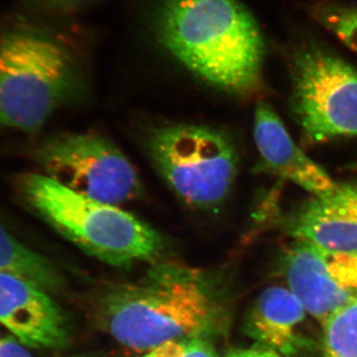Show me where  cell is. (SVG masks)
I'll list each match as a JSON object with an SVG mask.
<instances>
[{"instance_id": "cell-1", "label": "cell", "mask_w": 357, "mask_h": 357, "mask_svg": "<svg viewBox=\"0 0 357 357\" xmlns=\"http://www.w3.org/2000/svg\"><path fill=\"white\" fill-rule=\"evenodd\" d=\"M96 318L122 347L142 354L182 338L213 340L227 326L215 278L204 270L166 260L151 264L136 283L105 291Z\"/></svg>"}, {"instance_id": "cell-2", "label": "cell", "mask_w": 357, "mask_h": 357, "mask_svg": "<svg viewBox=\"0 0 357 357\" xmlns=\"http://www.w3.org/2000/svg\"><path fill=\"white\" fill-rule=\"evenodd\" d=\"M159 34L176 60L211 86L238 96L262 88L266 45L238 0H165Z\"/></svg>"}, {"instance_id": "cell-3", "label": "cell", "mask_w": 357, "mask_h": 357, "mask_svg": "<svg viewBox=\"0 0 357 357\" xmlns=\"http://www.w3.org/2000/svg\"><path fill=\"white\" fill-rule=\"evenodd\" d=\"M21 191L58 234L110 266L153 264L170 248L165 236L132 213L77 194L47 175L24 176Z\"/></svg>"}, {"instance_id": "cell-4", "label": "cell", "mask_w": 357, "mask_h": 357, "mask_svg": "<svg viewBox=\"0 0 357 357\" xmlns=\"http://www.w3.org/2000/svg\"><path fill=\"white\" fill-rule=\"evenodd\" d=\"M76 79L74 59L41 28L13 25L0 32V128L34 132Z\"/></svg>"}, {"instance_id": "cell-5", "label": "cell", "mask_w": 357, "mask_h": 357, "mask_svg": "<svg viewBox=\"0 0 357 357\" xmlns=\"http://www.w3.org/2000/svg\"><path fill=\"white\" fill-rule=\"evenodd\" d=\"M147 146L160 176L190 208L215 210L229 196L238 155L222 131L192 124L161 126L150 133Z\"/></svg>"}, {"instance_id": "cell-6", "label": "cell", "mask_w": 357, "mask_h": 357, "mask_svg": "<svg viewBox=\"0 0 357 357\" xmlns=\"http://www.w3.org/2000/svg\"><path fill=\"white\" fill-rule=\"evenodd\" d=\"M290 72L291 112L307 142L357 136V68L305 44L294 52Z\"/></svg>"}, {"instance_id": "cell-7", "label": "cell", "mask_w": 357, "mask_h": 357, "mask_svg": "<svg viewBox=\"0 0 357 357\" xmlns=\"http://www.w3.org/2000/svg\"><path fill=\"white\" fill-rule=\"evenodd\" d=\"M38 160L45 175L86 198L119 206L142 197V182L131 162L98 134L55 136L40 148Z\"/></svg>"}, {"instance_id": "cell-8", "label": "cell", "mask_w": 357, "mask_h": 357, "mask_svg": "<svg viewBox=\"0 0 357 357\" xmlns=\"http://www.w3.org/2000/svg\"><path fill=\"white\" fill-rule=\"evenodd\" d=\"M283 269L289 290L321 324L357 299V251L295 241L286 251Z\"/></svg>"}, {"instance_id": "cell-9", "label": "cell", "mask_w": 357, "mask_h": 357, "mask_svg": "<svg viewBox=\"0 0 357 357\" xmlns=\"http://www.w3.org/2000/svg\"><path fill=\"white\" fill-rule=\"evenodd\" d=\"M0 326L29 349H61L70 340L67 318L50 293L26 279L1 272Z\"/></svg>"}, {"instance_id": "cell-10", "label": "cell", "mask_w": 357, "mask_h": 357, "mask_svg": "<svg viewBox=\"0 0 357 357\" xmlns=\"http://www.w3.org/2000/svg\"><path fill=\"white\" fill-rule=\"evenodd\" d=\"M253 135L259 156L255 173L277 176L312 197L324 196L335 189L337 183L298 146L281 117L266 102L256 105Z\"/></svg>"}, {"instance_id": "cell-11", "label": "cell", "mask_w": 357, "mask_h": 357, "mask_svg": "<svg viewBox=\"0 0 357 357\" xmlns=\"http://www.w3.org/2000/svg\"><path fill=\"white\" fill-rule=\"evenodd\" d=\"M284 230L295 241L321 248L357 251V182L312 197L286 218Z\"/></svg>"}, {"instance_id": "cell-12", "label": "cell", "mask_w": 357, "mask_h": 357, "mask_svg": "<svg viewBox=\"0 0 357 357\" xmlns=\"http://www.w3.org/2000/svg\"><path fill=\"white\" fill-rule=\"evenodd\" d=\"M306 310L289 289H267L256 301L248 319V332L271 351L295 354L309 340L301 333Z\"/></svg>"}, {"instance_id": "cell-13", "label": "cell", "mask_w": 357, "mask_h": 357, "mask_svg": "<svg viewBox=\"0 0 357 357\" xmlns=\"http://www.w3.org/2000/svg\"><path fill=\"white\" fill-rule=\"evenodd\" d=\"M0 272L32 282L49 293L63 287V277L45 256L24 245L0 225Z\"/></svg>"}, {"instance_id": "cell-14", "label": "cell", "mask_w": 357, "mask_h": 357, "mask_svg": "<svg viewBox=\"0 0 357 357\" xmlns=\"http://www.w3.org/2000/svg\"><path fill=\"white\" fill-rule=\"evenodd\" d=\"M323 326L325 357H357V299L333 314Z\"/></svg>"}, {"instance_id": "cell-15", "label": "cell", "mask_w": 357, "mask_h": 357, "mask_svg": "<svg viewBox=\"0 0 357 357\" xmlns=\"http://www.w3.org/2000/svg\"><path fill=\"white\" fill-rule=\"evenodd\" d=\"M312 16L357 54V8L340 4H321L314 7Z\"/></svg>"}, {"instance_id": "cell-16", "label": "cell", "mask_w": 357, "mask_h": 357, "mask_svg": "<svg viewBox=\"0 0 357 357\" xmlns=\"http://www.w3.org/2000/svg\"><path fill=\"white\" fill-rule=\"evenodd\" d=\"M141 357H218V354L211 340L189 337L159 345Z\"/></svg>"}, {"instance_id": "cell-17", "label": "cell", "mask_w": 357, "mask_h": 357, "mask_svg": "<svg viewBox=\"0 0 357 357\" xmlns=\"http://www.w3.org/2000/svg\"><path fill=\"white\" fill-rule=\"evenodd\" d=\"M29 347L0 326V357H33Z\"/></svg>"}, {"instance_id": "cell-18", "label": "cell", "mask_w": 357, "mask_h": 357, "mask_svg": "<svg viewBox=\"0 0 357 357\" xmlns=\"http://www.w3.org/2000/svg\"><path fill=\"white\" fill-rule=\"evenodd\" d=\"M225 357H281L271 349H234L225 354Z\"/></svg>"}, {"instance_id": "cell-19", "label": "cell", "mask_w": 357, "mask_h": 357, "mask_svg": "<svg viewBox=\"0 0 357 357\" xmlns=\"http://www.w3.org/2000/svg\"><path fill=\"white\" fill-rule=\"evenodd\" d=\"M37 1L44 6L51 7V8L61 9V10L69 9L70 10V9L84 6L93 0H37Z\"/></svg>"}, {"instance_id": "cell-20", "label": "cell", "mask_w": 357, "mask_h": 357, "mask_svg": "<svg viewBox=\"0 0 357 357\" xmlns=\"http://www.w3.org/2000/svg\"><path fill=\"white\" fill-rule=\"evenodd\" d=\"M69 357H79V356H69Z\"/></svg>"}]
</instances>
